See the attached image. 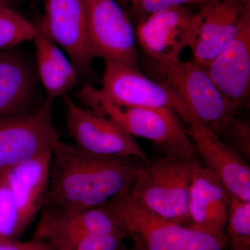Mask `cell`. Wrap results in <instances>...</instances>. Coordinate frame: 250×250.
<instances>
[{
  "label": "cell",
  "mask_w": 250,
  "mask_h": 250,
  "mask_svg": "<svg viewBox=\"0 0 250 250\" xmlns=\"http://www.w3.org/2000/svg\"><path fill=\"white\" fill-rule=\"evenodd\" d=\"M34 240L45 242L51 237L84 233L125 232L101 207L71 210L43 207L41 209Z\"/></svg>",
  "instance_id": "cell-18"
},
{
  "label": "cell",
  "mask_w": 250,
  "mask_h": 250,
  "mask_svg": "<svg viewBox=\"0 0 250 250\" xmlns=\"http://www.w3.org/2000/svg\"><path fill=\"white\" fill-rule=\"evenodd\" d=\"M201 165L196 156L165 155L147 161L138 172L129 195L154 214L189 228V192Z\"/></svg>",
  "instance_id": "cell-3"
},
{
  "label": "cell",
  "mask_w": 250,
  "mask_h": 250,
  "mask_svg": "<svg viewBox=\"0 0 250 250\" xmlns=\"http://www.w3.org/2000/svg\"><path fill=\"white\" fill-rule=\"evenodd\" d=\"M121 5L131 22L138 24L152 15L177 6L188 4L200 5L208 0H116Z\"/></svg>",
  "instance_id": "cell-24"
},
{
  "label": "cell",
  "mask_w": 250,
  "mask_h": 250,
  "mask_svg": "<svg viewBox=\"0 0 250 250\" xmlns=\"http://www.w3.org/2000/svg\"><path fill=\"white\" fill-rule=\"evenodd\" d=\"M152 62L154 80L170 88L183 100L195 121L217 136L228 129L238 108L224 96L205 67L192 62Z\"/></svg>",
  "instance_id": "cell-5"
},
{
  "label": "cell",
  "mask_w": 250,
  "mask_h": 250,
  "mask_svg": "<svg viewBox=\"0 0 250 250\" xmlns=\"http://www.w3.org/2000/svg\"><path fill=\"white\" fill-rule=\"evenodd\" d=\"M132 239L133 242H134V244H133V246L131 247L130 249H126V248H124L123 250H146L143 248L141 243H140L137 239H135V238H131Z\"/></svg>",
  "instance_id": "cell-26"
},
{
  "label": "cell",
  "mask_w": 250,
  "mask_h": 250,
  "mask_svg": "<svg viewBox=\"0 0 250 250\" xmlns=\"http://www.w3.org/2000/svg\"><path fill=\"white\" fill-rule=\"evenodd\" d=\"M99 90L116 106L168 108L187 125L195 121L183 100L170 88L123 62L104 61L103 86Z\"/></svg>",
  "instance_id": "cell-6"
},
{
  "label": "cell",
  "mask_w": 250,
  "mask_h": 250,
  "mask_svg": "<svg viewBox=\"0 0 250 250\" xmlns=\"http://www.w3.org/2000/svg\"><path fill=\"white\" fill-rule=\"evenodd\" d=\"M53 101L32 111L0 118V174L53 149L59 136L52 123Z\"/></svg>",
  "instance_id": "cell-7"
},
{
  "label": "cell",
  "mask_w": 250,
  "mask_h": 250,
  "mask_svg": "<svg viewBox=\"0 0 250 250\" xmlns=\"http://www.w3.org/2000/svg\"><path fill=\"white\" fill-rule=\"evenodd\" d=\"M199 24L198 13L192 12L187 6H174L139 23L136 40L151 62H175L184 49L193 45Z\"/></svg>",
  "instance_id": "cell-11"
},
{
  "label": "cell",
  "mask_w": 250,
  "mask_h": 250,
  "mask_svg": "<svg viewBox=\"0 0 250 250\" xmlns=\"http://www.w3.org/2000/svg\"><path fill=\"white\" fill-rule=\"evenodd\" d=\"M32 41L35 45L36 67L39 81L45 90L46 99L54 101L77 84L78 74L62 49L38 27Z\"/></svg>",
  "instance_id": "cell-19"
},
{
  "label": "cell",
  "mask_w": 250,
  "mask_h": 250,
  "mask_svg": "<svg viewBox=\"0 0 250 250\" xmlns=\"http://www.w3.org/2000/svg\"><path fill=\"white\" fill-rule=\"evenodd\" d=\"M65 123L77 147L104 157H135L149 161L147 154L132 136L101 115L64 98Z\"/></svg>",
  "instance_id": "cell-9"
},
{
  "label": "cell",
  "mask_w": 250,
  "mask_h": 250,
  "mask_svg": "<svg viewBox=\"0 0 250 250\" xmlns=\"http://www.w3.org/2000/svg\"><path fill=\"white\" fill-rule=\"evenodd\" d=\"M126 232L84 233L51 237L43 243L54 250H123Z\"/></svg>",
  "instance_id": "cell-20"
},
{
  "label": "cell",
  "mask_w": 250,
  "mask_h": 250,
  "mask_svg": "<svg viewBox=\"0 0 250 250\" xmlns=\"http://www.w3.org/2000/svg\"><path fill=\"white\" fill-rule=\"evenodd\" d=\"M65 52L79 77L93 71L85 0H44V15L37 26Z\"/></svg>",
  "instance_id": "cell-10"
},
{
  "label": "cell",
  "mask_w": 250,
  "mask_h": 250,
  "mask_svg": "<svg viewBox=\"0 0 250 250\" xmlns=\"http://www.w3.org/2000/svg\"><path fill=\"white\" fill-rule=\"evenodd\" d=\"M24 233L7 182L0 174V243L16 241Z\"/></svg>",
  "instance_id": "cell-23"
},
{
  "label": "cell",
  "mask_w": 250,
  "mask_h": 250,
  "mask_svg": "<svg viewBox=\"0 0 250 250\" xmlns=\"http://www.w3.org/2000/svg\"><path fill=\"white\" fill-rule=\"evenodd\" d=\"M229 198L218 177L205 166L197 169L189 192V228L225 236Z\"/></svg>",
  "instance_id": "cell-16"
},
{
  "label": "cell",
  "mask_w": 250,
  "mask_h": 250,
  "mask_svg": "<svg viewBox=\"0 0 250 250\" xmlns=\"http://www.w3.org/2000/svg\"><path fill=\"white\" fill-rule=\"evenodd\" d=\"M88 37L94 57L137 67L136 31L116 0H85Z\"/></svg>",
  "instance_id": "cell-8"
},
{
  "label": "cell",
  "mask_w": 250,
  "mask_h": 250,
  "mask_svg": "<svg viewBox=\"0 0 250 250\" xmlns=\"http://www.w3.org/2000/svg\"><path fill=\"white\" fill-rule=\"evenodd\" d=\"M0 250H54L43 242L33 241L21 242L16 240L0 243Z\"/></svg>",
  "instance_id": "cell-25"
},
{
  "label": "cell",
  "mask_w": 250,
  "mask_h": 250,
  "mask_svg": "<svg viewBox=\"0 0 250 250\" xmlns=\"http://www.w3.org/2000/svg\"><path fill=\"white\" fill-rule=\"evenodd\" d=\"M229 198L225 236L230 250H250V202Z\"/></svg>",
  "instance_id": "cell-22"
},
{
  "label": "cell",
  "mask_w": 250,
  "mask_h": 250,
  "mask_svg": "<svg viewBox=\"0 0 250 250\" xmlns=\"http://www.w3.org/2000/svg\"><path fill=\"white\" fill-rule=\"evenodd\" d=\"M18 1V0H0V6H7L12 8L13 5Z\"/></svg>",
  "instance_id": "cell-27"
},
{
  "label": "cell",
  "mask_w": 250,
  "mask_h": 250,
  "mask_svg": "<svg viewBox=\"0 0 250 250\" xmlns=\"http://www.w3.org/2000/svg\"><path fill=\"white\" fill-rule=\"evenodd\" d=\"M101 208L146 250L229 249L226 236H210L154 214L130 196L129 191L115 197Z\"/></svg>",
  "instance_id": "cell-4"
},
{
  "label": "cell",
  "mask_w": 250,
  "mask_h": 250,
  "mask_svg": "<svg viewBox=\"0 0 250 250\" xmlns=\"http://www.w3.org/2000/svg\"><path fill=\"white\" fill-rule=\"evenodd\" d=\"M15 48L0 51V118L32 111L45 101L36 62Z\"/></svg>",
  "instance_id": "cell-14"
},
{
  "label": "cell",
  "mask_w": 250,
  "mask_h": 250,
  "mask_svg": "<svg viewBox=\"0 0 250 250\" xmlns=\"http://www.w3.org/2000/svg\"><path fill=\"white\" fill-rule=\"evenodd\" d=\"M250 0H208L200 5V24L190 49L192 61L207 67L232 39Z\"/></svg>",
  "instance_id": "cell-15"
},
{
  "label": "cell",
  "mask_w": 250,
  "mask_h": 250,
  "mask_svg": "<svg viewBox=\"0 0 250 250\" xmlns=\"http://www.w3.org/2000/svg\"><path fill=\"white\" fill-rule=\"evenodd\" d=\"M37 27L12 8L0 6V51L33 40Z\"/></svg>",
  "instance_id": "cell-21"
},
{
  "label": "cell",
  "mask_w": 250,
  "mask_h": 250,
  "mask_svg": "<svg viewBox=\"0 0 250 250\" xmlns=\"http://www.w3.org/2000/svg\"><path fill=\"white\" fill-rule=\"evenodd\" d=\"M187 129L197 155L218 177L229 197L250 202V168L246 160L201 123L193 121Z\"/></svg>",
  "instance_id": "cell-13"
},
{
  "label": "cell",
  "mask_w": 250,
  "mask_h": 250,
  "mask_svg": "<svg viewBox=\"0 0 250 250\" xmlns=\"http://www.w3.org/2000/svg\"><path fill=\"white\" fill-rule=\"evenodd\" d=\"M145 163L135 157L93 155L59 139L52 151L43 207L71 210L103 207L129 191Z\"/></svg>",
  "instance_id": "cell-1"
},
{
  "label": "cell",
  "mask_w": 250,
  "mask_h": 250,
  "mask_svg": "<svg viewBox=\"0 0 250 250\" xmlns=\"http://www.w3.org/2000/svg\"><path fill=\"white\" fill-rule=\"evenodd\" d=\"M77 98L85 108L108 118L129 136L151 141L166 156L197 155L184 122L168 108L116 106L88 83L77 92Z\"/></svg>",
  "instance_id": "cell-2"
},
{
  "label": "cell",
  "mask_w": 250,
  "mask_h": 250,
  "mask_svg": "<svg viewBox=\"0 0 250 250\" xmlns=\"http://www.w3.org/2000/svg\"><path fill=\"white\" fill-rule=\"evenodd\" d=\"M224 96L238 109L250 93V4L246 6L236 34L205 67Z\"/></svg>",
  "instance_id": "cell-12"
},
{
  "label": "cell",
  "mask_w": 250,
  "mask_h": 250,
  "mask_svg": "<svg viewBox=\"0 0 250 250\" xmlns=\"http://www.w3.org/2000/svg\"><path fill=\"white\" fill-rule=\"evenodd\" d=\"M52 149L4 171L22 231L40 213L48 188Z\"/></svg>",
  "instance_id": "cell-17"
}]
</instances>
